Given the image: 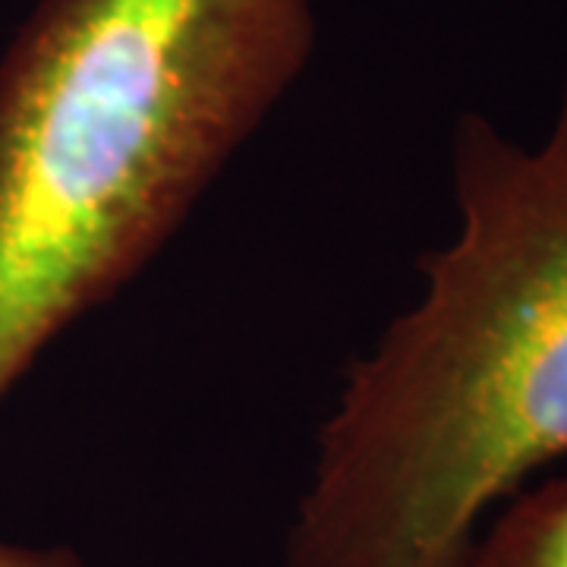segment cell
<instances>
[{"label":"cell","mask_w":567,"mask_h":567,"mask_svg":"<svg viewBox=\"0 0 567 567\" xmlns=\"http://www.w3.org/2000/svg\"><path fill=\"white\" fill-rule=\"evenodd\" d=\"M316 0H39L0 61V401L303 73Z\"/></svg>","instance_id":"2"},{"label":"cell","mask_w":567,"mask_h":567,"mask_svg":"<svg viewBox=\"0 0 567 567\" xmlns=\"http://www.w3.org/2000/svg\"><path fill=\"white\" fill-rule=\"evenodd\" d=\"M466 567H567V476L498 507Z\"/></svg>","instance_id":"3"},{"label":"cell","mask_w":567,"mask_h":567,"mask_svg":"<svg viewBox=\"0 0 567 567\" xmlns=\"http://www.w3.org/2000/svg\"><path fill=\"white\" fill-rule=\"evenodd\" d=\"M451 171L457 234L350 369L284 567H466L567 454V85L536 148L461 117Z\"/></svg>","instance_id":"1"},{"label":"cell","mask_w":567,"mask_h":567,"mask_svg":"<svg viewBox=\"0 0 567 567\" xmlns=\"http://www.w3.org/2000/svg\"><path fill=\"white\" fill-rule=\"evenodd\" d=\"M0 567H89L76 551L58 546H22L0 539Z\"/></svg>","instance_id":"4"}]
</instances>
